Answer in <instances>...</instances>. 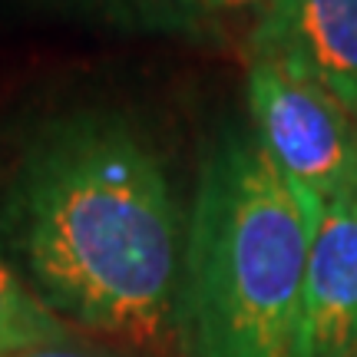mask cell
I'll return each mask as SVG.
<instances>
[{
  "label": "cell",
  "instance_id": "cell-1",
  "mask_svg": "<svg viewBox=\"0 0 357 357\" xmlns=\"http://www.w3.org/2000/svg\"><path fill=\"white\" fill-rule=\"evenodd\" d=\"M0 225L56 318L136 347L166 337L182 218L162 159L126 116L43 123L17 159Z\"/></svg>",
  "mask_w": 357,
  "mask_h": 357
},
{
  "label": "cell",
  "instance_id": "cell-2",
  "mask_svg": "<svg viewBox=\"0 0 357 357\" xmlns=\"http://www.w3.org/2000/svg\"><path fill=\"white\" fill-rule=\"evenodd\" d=\"M318 205L255 132L229 126L208 142L178 281L189 357H294Z\"/></svg>",
  "mask_w": 357,
  "mask_h": 357
},
{
  "label": "cell",
  "instance_id": "cell-3",
  "mask_svg": "<svg viewBox=\"0 0 357 357\" xmlns=\"http://www.w3.org/2000/svg\"><path fill=\"white\" fill-rule=\"evenodd\" d=\"M248 109L281 176L318 202L357 199V119L324 86L265 60L248 70Z\"/></svg>",
  "mask_w": 357,
  "mask_h": 357
},
{
  "label": "cell",
  "instance_id": "cell-4",
  "mask_svg": "<svg viewBox=\"0 0 357 357\" xmlns=\"http://www.w3.org/2000/svg\"><path fill=\"white\" fill-rule=\"evenodd\" d=\"M248 50L324 86L357 119V0H268Z\"/></svg>",
  "mask_w": 357,
  "mask_h": 357
},
{
  "label": "cell",
  "instance_id": "cell-5",
  "mask_svg": "<svg viewBox=\"0 0 357 357\" xmlns=\"http://www.w3.org/2000/svg\"><path fill=\"white\" fill-rule=\"evenodd\" d=\"M354 351H357V199H344V202L318 205L294 357H351Z\"/></svg>",
  "mask_w": 357,
  "mask_h": 357
},
{
  "label": "cell",
  "instance_id": "cell-6",
  "mask_svg": "<svg viewBox=\"0 0 357 357\" xmlns=\"http://www.w3.org/2000/svg\"><path fill=\"white\" fill-rule=\"evenodd\" d=\"M70 328L43 305L30 284L0 258V357L66 344Z\"/></svg>",
  "mask_w": 357,
  "mask_h": 357
},
{
  "label": "cell",
  "instance_id": "cell-7",
  "mask_svg": "<svg viewBox=\"0 0 357 357\" xmlns=\"http://www.w3.org/2000/svg\"><path fill=\"white\" fill-rule=\"evenodd\" d=\"M268 0H132V10L162 17L172 24H208L245 10H258Z\"/></svg>",
  "mask_w": 357,
  "mask_h": 357
},
{
  "label": "cell",
  "instance_id": "cell-8",
  "mask_svg": "<svg viewBox=\"0 0 357 357\" xmlns=\"http://www.w3.org/2000/svg\"><path fill=\"white\" fill-rule=\"evenodd\" d=\"M7 357H123V354L96 351V347H79V344H73V341H66V344L33 347V351H20V354H7Z\"/></svg>",
  "mask_w": 357,
  "mask_h": 357
},
{
  "label": "cell",
  "instance_id": "cell-9",
  "mask_svg": "<svg viewBox=\"0 0 357 357\" xmlns=\"http://www.w3.org/2000/svg\"><path fill=\"white\" fill-rule=\"evenodd\" d=\"M96 3H109V7H132V0H96Z\"/></svg>",
  "mask_w": 357,
  "mask_h": 357
},
{
  "label": "cell",
  "instance_id": "cell-10",
  "mask_svg": "<svg viewBox=\"0 0 357 357\" xmlns=\"http://www.w3.org/2000/svg\"><path fill=\"white\" fill-rule=\"evenodd\" d=\"M351 357H357V351H354V354H351Z\"/></svg>",
  "mask_w": 357,
  "mask_h": 357
}]
</instances>
